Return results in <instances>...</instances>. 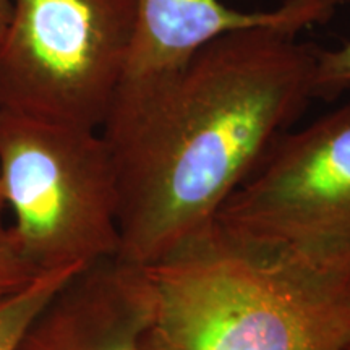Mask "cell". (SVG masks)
I'll return each instance as SVG.
<instances>
[{
  "label": "cell",
  "instance_id": "6da1fadb",
  "mask_svg": "<svg viewBox=\"0 0 350 350\" xmlns=\"http://www.w3.org/2000/svg\"><path fill=\"white\" fill-rule=\"evenodd\" d=\"M271 28L214 39L182 67L122 81L100 135L117 188V256L161 261L213 224L314 98L317 47Z\"/></svg>",
  "mask_w": 350,
  "mask_h": 350
},
{
  "label": "cell",
  "instance_id": "7a4b0ae2",
  "mask_svg": "<svg viewBox=\"0 0 350 350\" xmlns=\"http://www.w3.org/2000/svg\"><path fill=\"white\" fill-rule=\"evenodd\" d=\"M144 268L154 350L350 349V278L284 268L211 229Z\"/></svg>",
  "mask_w": 350,
  "mask_h": 350
},
{
  "label": "cell",
  "instance_id": "3957f363",
  "mask_svg": "<svg viewBox=\"0 0 350 350\" xmlns=\"http://www.w3.org/2000/svg\"><path fill=\"white\" fill-rule=\"evenodd\" d=\"M209 229L284 268L350 278V103L286 131Z\"/></svg>",
  "mask_w": 350,
  "mask_h": 350
},
{
  "label": "cell",
  "instance_id": "277c9868",
  "mask_svg": "<svg viewBox=\"0 0 350 350\" xmlns=\"http://www.w3.org/2000/svg\"><path fill=\"white\" fill-rule=\"evenodd\" d=\"M0 178L12 237L38 274L119 253L116 175L99 130L0 111Z\"/></svg>",
  "mask_w": 350,
  "mask_h": 350
},
{
  "label": "cell",
  "instance_id": "5b68a950",
  "mask_svg": "<svg viewBox=\"0 0 350 350\" xmlns=\"http://www.w3.org/2000/svg\"><path fill=\"white\" fill-rule=\"evenodd\" d=\"M137 0H12L0 111L100 130L129 62Z\"/></svg>",
  "mask_w": 350,
  "mask_h": 350
},
{
  "label": "cell",
  "instance_id": "8992f818",
  "mask_svg": "<svg viewBox=\"0 0 350 350\" xmlns=\"http://www.w3.org/2000/svg\"><path fill=\"white\" fill-rule=\"evenodd\" d=\"M154 317L146 268L113 255L70 275L15 350H152Z\"/></svg>",
  "mask_w": 350,
  "mask_h": 350
},
{
  "label": "cell",
  "instance_id": "52a82bcc",
  "mask_svg": "<svg viewBox=\"0 0 350 350\" xmlns=\"http://www.w3.org/2000/svg\"><path fill=\"white\" fill-rule=\"evenodd\" d=\"M340 0H284L274 10L240 12L221 0H137V25L124 80L182 67L214 39L253 28L300 34L332 18Z\"/></svg>",
  "mask_w": 350,
  "mask_h": 350
},
{
  "label": "cell",
  "instance_id": "ba28073f",
  "mask_svg": "<svg viewBox=\"0 0 350 350\" xmlns=\"http://www.w3.org/2000/svg\"><path fill=\"white\" fill-rule=\"evenodd\" d=\"M77 271L64 269L38 274L15 291L0 295V350H15L31 319Z\"/></svg>",
  "mask_w": 350,
  "mask_h": 350
},
{
  "label": "cell",
  "instance_id": "9c48e42d",
  "mask_svg": "<svg viewBox=\"0 0 350 350\" xmlns=\"http://www.w3.org/2000/svg\"><path fill=\"white\" fill-rule=\"evenodd\" d=\"M313 85L314 98H334L350 88V39L339 49L317 47Z\"/></svg>",
  "mask_w": 350,
  "mask_h": 350
},
{
  "label": "cell",
  "instance_id": "30bf717a",
  "mask_svg": "<svg viewBox=\"0 0 350 350\" xmlns=\"http://www.w3.org/2000/svg\"><path fill=\"white\" fill-rule=\"evenodd\" d=\"M38 275L16 247L12 232L0 242V295L8 294Z\"/></svg>",
  "mask_w": 350,
  "mask_h": 350
},
{
  "label": "cell",
  "instance_id": "8fae6325",
  "mask_svg": "<svg viewBox=\"0 0 350 350\" xmlns=\"http://www.w3.org/2000/svg\"><path fill=\"white\" fill-rule=\"evenodd\" d=\"M7 213H8V208H7V201H5V193H3L2 178H0V242L10 235V226H5Z\"/></svg>",
  "mask_w": 350,
  "mask_h": 350
},
{
  "label": "cell",
  "instance_id": "7c38bea8",
  "mask_svg": "<svg viewBox=\"0 0 350 350\" xmlns=\"http://www.w3.org/2000/svg\"><path fill=\"white\" fill-rule=\"evenodd\" d=\"M12 13V0H0V38L5 31Z\"/></svg>",
  "mask_w": 350,
  "mask_h": 350
},
{
  "label": "cell",
  "instance_id": "4fadbf2b",
  "mask_svg": "<svg viewBox=\"0 0 350 350\" xmlns=\"http://www.w3.org/2000/svg\"><path fill=\"white\" fill-rule=\"evenodd\" d=\"M151 347H152V345H151ZM152 350H154V349H152Z\"/></svg>",
  "mask_w": 350,
  "mask_h": 350
},
{
  "label": "cell",
  "instance_id": "5bb4252c",
  "mask_svg": "<svg viewBox=\"0 0 350 350\" xmlns=\"http://www.w3.org/2000/svg\"><path fill=\"white\" fill-rule=\"evenodd\" d=\"M349 350H350V349H349Z\"/></svg>",
  "mask_w": 350,
  "mask_h": 350
}]
</instances>
